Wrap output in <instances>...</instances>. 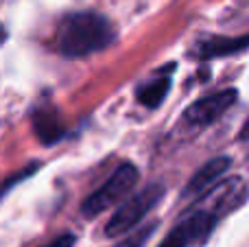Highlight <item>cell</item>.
I'll list each match as a JSON object with an SVG mask.
<instances>
[{"label": "cell", "mask_w": 249, "mask_h": 247, "mask_svg": "<svg viewBox=\"0 0 249 247\" xmlns=\"http://www.w3.org/2000/svg\"><path fill=\"white\" fill-rule=\"evenodd\" d=\"M243 199H245V182L241 177H230L203 193L197 201V208L210 210L216 217H221V214L234 210Z\"/></svg>", "instance_id": "obj_6"}, {"label": "cell", "mask_w": 249, "mask_h": 247, "mask_svg": "<svg viewBox=\"0 0 249 247\" xmlns=\"http://www.w3.org/2000/svg\"><path fill=\"white\" fill-rule=\"evenodd\" d=\"M44 247H74V236L72 234H61L57 239H53L51 243H46Z\"/></svg>", "instance_id": "obj_12"}, {"label": "cell", "mask_w": 249, "mask_h": 247, "mask_svg": "<svg viewBox=\"0 0 249 247\" xmlns=\"http://www.w3.org/2000/svg\"><path fill=\"white\" fill-rule=\"evenodd\" d=\"M168 90H171V77L164 74V77L151 79L149 83H142V86L138 88L136 96H138V101H140L144 107L153 109V107H158L164 99H166Z\"/></svg>", "instance_id": "obj_10"}, {"label": "cell", "mask_w": 249, "mask_h": 247, "mask_svg": "<svg viewBox=\"0 0 249 247\" xmlns=\"http://www.w3.org/2000/svg\"><path fill=\"white\" fill-rule=\"evenodd\" d=\"M216 221H219V217L214 212L195 208L168 232L166 239L158 247H199L212 234Z\"/></svg>", "instance_id": "obj_4"}, {"label": "cell", "mask_w": 249, "mask_h": 247, "mask_svg": "<svg viewBox=\"0 0 249 247\" xmlns=\"http://www.w3.org/2000/svg\"><path fill=\"white\" fill-rule=\"evenodd\" d=\"M153 230H155V223H151V226H146V228H142L140 232H136V234H131L129 239H124L118 247H142L149 241V236L153 234Z\"/></svg>", "instance_id": "obj_11"}, {"label": "cell", "mask_w": 249, "mask_h": 247, "mask_svg": "<svg viewBox=\"0 0 249 247\" xmlns=\"http://www.w3.org/2000/svg\"><path fill=\"white\" fill-rule=\"evenodd\" d=\"M136 182H138L136 166L121 164L116 171H114L112 177L81 204L83 217H96V214H101L103 210L112 208L114 204H118L121 199H124V195H129V191L136 186Z\"/></svg>", "instance_id": "obj_3"}, {"label": "cell", "mask_w": 249, "mask_h": 247, "mask_svg": "<svg viewBox=\"0 0 249 247\" xmlns=\"http://www.w3.org/2000/svg\"><path fill=\"white\" fill-rule=\"evenodd\" d=\"M162 195H164L162 184H149V186L142 188L138 195L123 201V206L114 212V217L109 219V223L105 226V236L116 239V236H123L124 232H129L131 228H136L138 223L146 217V212L162 199Z\"/></svg>", "instance_id": "obj_2"}, {"label": "cell", "mask_w": 249, "mask_h": 247, "mask_svg": "<svg viewBox=\"0 0 249 247\" xmlns=\"http://www.w3.org/2000/svg\"><path fill=\"white\" fill-rule=\"evenodd\" d=\"M238 140H249V118L245 121V125H243L241 134H238Z\"/></svg>", "instance_id": "obj_13"}, {"label": "cell", "mask_w": 249, "mask_h": 247, "mask_svg": "<svg viewBox=\"0 0 249 247\" xmlns=\"http://www.w3.org/2000/svg\"><path fill=\"white\" fill-rule=\"evenodd\" d=\"M116 37L112 22L94 11L70 13L55 31V48L64 57H86L107 48Z\"/></svg>", "instance_id": "obj_1"}, {"label": "cell", "mask_w": 249, "mask_h": 247, "mask_svg": "<svg viewBox=\"0 0 249 247\" xmlns=\"http://www.w3.org/2000/svg\"><path fill=\"white\" fill-rule=\"evenodd\" d=\"M33 129L37 134V138L42 140L44 144L57 142L61 136L66 134V129L61 127V123L57 121L55 109L48 105V107H39L33 116Z\"/></svg>", "instance_id": "obj_9"}, {"label": "cell", "mask_w": 249, "mask_h": 247, "mask_svg": "<svg viewBox=\"0 0 249 247\" xmlns=\"http://www.w3.org/2000/svg\"><path fill=\"white\" fill-rule=\"evenodd\" d=\"M249 46V33L238 35V37H219V35H210V37H201L193 46L190 55L195 59H214V57L234 55V53L243 51Z\"/></svg>", "instance_id": "obj_7"}, {"label": "cell", "mask_w": 249, "mask_h": 247, "mask_svg": "<svg viewBox=\"0 0 249 247\" xmlns=\"http://www.w3.org/2000/svg\"><path fill=\"white\" fill-rule=\"evenodd\" d=\"M236 99H238V94H236V90H232V88L221 90V92L210 94V96H203V99L195 101V103L184 112L181 125H184L186 129H193V131L206 129L208 125L219 121V118L236 103Z\"/></svg>", "instance_id": "obj_5"}, {"label": "cell", "mask_w": 249, "mask_h": 247, "mask_svg": "<svg viewBox=\"0 0 249 247\" xmlns=\"http://www.w3.org/2000/svg\"><path fill=\"white\" fill-rule=\"evenodd\" d=\"M230 166H232V160H230V158H214V160L206 162V164L193 175V179L186 184L184 193H181V199L201 197L208 188L214 186V182L230 169Z\"/></svg>", "instance_id": "obj_8"}]
</instances>
